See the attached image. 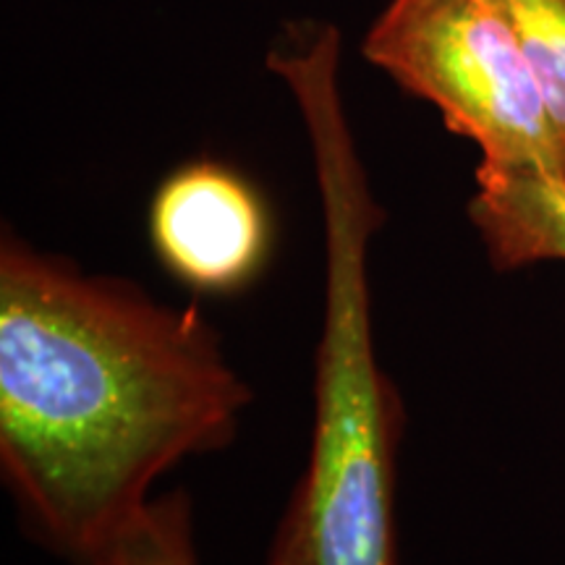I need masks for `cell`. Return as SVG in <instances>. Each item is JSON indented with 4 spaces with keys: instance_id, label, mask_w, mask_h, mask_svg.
Listing matches in <instances>:
<instances>
[{
    "instance_id": "4",
    "label": "cell",
    "mask_w": 565,
    "mask_h": 565,
    "mask_svg": "<svg viewBox=\"0 0 565 565\" xmlns=\"http://www.w3.org/2000/svg\"><path fill=\"white\" fill-rule=\"evenodd\" d=\"M147 233L158 263L202 296L242 294L275 249V215L249 175L215 158L173 168L154 189Z\"/></svg>"
},
{
    "instance_id": "3",
    "label": "cell",
    "mask_w": 565,
    "mask_h": 565,
    "mask_svg": "<svg viewBox=\"0 0 565 565\" xmlns=\"http://www.w3.org/2000/svg\"><path fill=\"white\" fill-rule=\"evenodd\" d=\"M362 55L475 141L482 166L565 175L540 82L500 0H387Z\"/></svg>"
},
{
    "instance_id": "7",
    "label": "cell",
    "mask_w": 565,
    "mask_h": 565,
    "mask_svg": "<svg viewBox=\"0 0 565 565\" xmlns=\"http://www.w3.org/2000/svg\"><path fill=\"white\" fill-rule=\"evenodd\" d=\"M545 97L565 158V0H500Z\"/></svg>"
},
{
    "instance_id": "5",
    "label": "cell",
    "mask_w": 565,
    "mask_h": 565,
    "mask_svg": "<svg viewBox=\"0 0 565 565\" xmlns=\"http://www.w3.org/2000/svg\"><path fill=\"white\" fill-rule=\"evenodd\" d=\"M469 221L494 270L565 263V175L534 166H482Z\"/></svg>"
},
{
    "instance_id": "1",
    "label": "cell",
    "mask_w": 565,
    "mask_h": 565,
    "mask_svg": "<svg viewBox=\"0 0 565 565\" xmlns=\"http://www.w3.org/2000/svg\"><path fill=\"white\" fill-rule=\"evenodd\" d=\"M252 391L200 303L0 238V475L26 532L95 565L152 484L228 448Z\"/></svg>"
},
{
    "instance_id": "6",
    "label": "cell",
    "mask_w": 565,
    "mask_h": 565,
    "mask_svg": "<svg viewBox=\"0 0 565 565\" xmlns=\"http://www.w3.org/2000/svg\"><path fill=\"white\" fill-rule=\"evenodd\" d=\"M95 565H200L192 500L186 492L152 498Z\"/></svg>"
},
{
    "instance_id": "2",
    "label": "cell",
    "mask_w": 565,
    "mask_h": 565,
    "mask_svg": "<svg viewBox=\"0 0 565 565\" xmlns=\"http://www.w3.org/2000/svg\"><path fill=\"white\" fill-rule=\"evenodd\" d=\"M335 26L275 51L267 68L299 103L324 223L315 419L301 479L265 565H398V450L406 406L374 341L370 246L385 225L338 89Z\"/></svg>"
}]
</instances>
